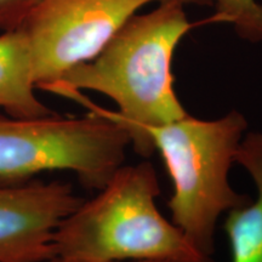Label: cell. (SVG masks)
Returning <instances> with one entry per match:
<instances>
[{"instance_id": "3", "label": "cell", "mask_w": 262, "mask_h": 262, "mask_svg": "<svg viewBox=\"0 0 262 262\" xmlns=\"http://www.w3.org/2000/svg\"><path fill=\"white\" fill-rule=\"evenodd\" d=\"M248 122L238 111L215 120L187 114L176 122L145 129L171 178L168 206L173 225L206 256L215 253V231L226 211L253 199L235 192L228 172Z\"/></svg>"}, {"instance_id": "11", "label": "cell", "mask_w": 262, "mask_h": 262, "mask_svg": "<svg viewBox=\"0 0 262 262\" xmlns=\"http://www.w3.org/2000/svg\"><path fill=\"white\" fill-rule=\"evenodd\" d=\"M48 262H83V261H74V260H66V258L54 257ZM117 262H127V261H117ZM129 262H158V261H129Z\"/></svg>"}, {"instance_id": "6", "label": "cell", "mask_w": 262, "mask_h": 262, "mask_svg": "<svg viewBox=\"0 0 262 262\" xmlns=\"http://www.w3.org/2000/svg\"><path fill=\"white\" fill-rule=\"evenodd\" d=\"M84 201L70 183L0 182V262H48L52 238Z\"/></svg>"}, {"instance_id": "1", "label": "cell", "mask_w": 262, "mask_h": 262, "mask_svg": "<svg viewBox=\"0 0 262 262\" xmlns=\"http://www.w3.org/2000/svg\"><path fill=\"white\" fill-rule=\"evenodd\" d=\"M180 0H162L145 15H134L89 62L64 73L42 90L67 96L91 90L112 98L119 111L103 113L125 127L137 155L155 147L145 129L182 119L187 112L173 91L172 56L192 25Z\"/></svg>"}, {"instance_id": "9", "label": "cell", "mask_w": 262, "mask_h": 262, "mask_svg": "<svg viewBox=\"0 0 262 262\" xmlns=\"http://www.w3.org/2000/svg\"><path fill=\"white\" fill-rule=\"evenodd\" d=\"M183 5H209L215 9L211 19L232 25L243 39L262 41V4L256 0H180Z\"/></svg>"}, {"instance_id": "4", "label": "cell", "mask_w": 262, "mask_h": 262, "mask_svg": "<svg viewBox=\"0 0 262 262\" xmlns=\"http://www.w3.org/2000/svg\"><path fill=\"white\" fill-rule=\"evenodd\" d=\"M85 117L0 116V182L21 183L42 171L71 170L88 189H102L125 160L130 136L123 125L80 93Z\"/></svg>"}, {"instance_id": "2", "label": "cell", "mask_w": 262, "mask_h": 262, "mask_svg": "<svg viewBox=\"0 0 262 262\" xmlns=\"http://www.w3.org/2000/svg\"><path fill=\"white\" fill-rule=\"evenodd\" d=\"M159 193L149 162L122 165L94 199L61 222L52 238L54 256L83 262H214L160 214Z\"/></svg>"}, {"instance_id": "10", "label": "cell", "mask_w": 262, "mask_h": 262, "mask_svg": "<svg viewBox=\"0 0 262 262\" xmlns=\"http://www.w3.org/2000/svg\"><path fill=\"white\" fill-rule=\"evenodd\" d=\"M40 0H0V29L11 31L25 22Z\"/></svg>"}, {"instance_id": "5", "label": "cell", "mask_w": 262, "mask_h": 262, "mask_svg": "<svg viewBox=\"0 0 262 262\" xmlns=\"http://www.w3.org/2000/svg\"><path fill=\"white\" fill-rule=\"evenodd\" d=\"M162 0H40L19 27L31 47L35 86L97 56L143 5Z\"/></svg>"}, {"instance_id": "8", "label": "cell", "mask_w": 262, "mask_h": 262, "mask_svg": "<svg viewBox=\"0 0 262 262\" xmlns=\"http://www.w3.org/2000/svg\"><path fill=\"white\" fill-rule=\"evenodd\" d=\"M234 162L253 178L256 199L228 211L224 231L231 247V262H262V134L249 133L242 140Z\"/></svg>"}, {"instance_id": "7", "label": "cell", "mask_w": 262, "mask_h": 262, "mask_svg": "<svg viewBox=\"0 0 262 262\" xmlns=\"http://www.w3.org/2000/svg\"><path fill=\"white\" fill-rule=\"evenodd\" d=\"M31 47L24 28L0 34V107L9 117L41 118L55 114L34 94Z\"/></svg>"}]
</instances>
